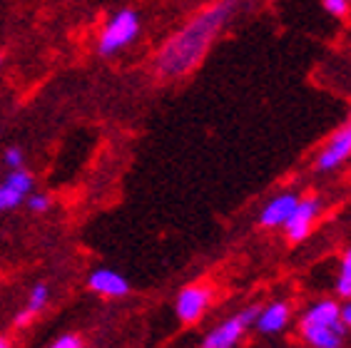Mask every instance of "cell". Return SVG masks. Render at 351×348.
<instances>
[{
	"label": "cell",
	"mask_w": 351,
	"mask_h": 348,
	"mask_svg": "<svg viewBox=\"0 0 351 348\" xmlns=\"http://www.w3.org/2000/svg\"><path fill=\"white\" fill-rule=\"evenodd\" d=\"M0 67H3V58H0Z\"/></svg>",
	"instance_id": "cell-21"
},
{
	"label": "cell",
	"mask_w": 351,
	"mask_h": 348,
	"mask_svg": "<svg viewBox=\"0 0 351 348\" xmlns=\"http://www.w3.org/2000/svg\"><path fill=\"white\" fill-rule=\"evenodd\" d=\"M291 321V306L287 301H271L267 306L259 308V316L254 326H257L259 334H279L289 326Z\"/></svg>",
	"instance_id": "cell-10"
},
{
	"label": "cell",
	"mask_w": 351,
	"mask_h": 348,
	"mask_svg": "<svg viewBox=\"0 0 351 348\" xmlns=\"http://www.w3.org/2000/svg\"><path fill=\"white\" fill-rule=\"evenodd\" d=\"M47 301H50V288L45 286V284H35L33 288H30V296H27V306L35 316L40 314L43 308L47 306Z\"/></svg>",
	"instance_id": "cell-13"
},
{
	"label": "cell",
	"mask_w": 351,
	"mask_h": 348,
	"mask_svg": "<svg viewBox=\"0 0 351 348\" xmlns=\"http://www.w3.org/2000/svg\"><path fill=\"white\" fill-rule=\"evenodd\" d=\"M33 319H35V314H33V311H30V308H25L23 314L15 316V326H18V328H25L27 323L33 321Z\"/></svg>",
	"instance_id": "cell-18"
},
{
	"label": "cell",
	"mask_w": 351,
	"mask_h": 348,
	"mask_svg": "<svg viewBox=\"0 0 351 348\" xmlns=\"http://www.w3.org/2000/svg\"><path fill=\"white\" fill-rule=\"evenodd\" d=\"M334 348H341V346H334Z\"/></svg>",
	"instance_id": "cell-22"
},
{
	"label": "cell",
	"mask_w": 351,
	"mask_h": 348,
	"mask_svg": "<svg viewBox=\"0 0 351 348\" xmlns=\"http://www.w3.org/2000/svg\"><path fill=\"white\" fill-rule=\"evenodd\" d=\"M341 323L346 326V331L351 328V299H346V303L341 306Z\"/></svg>",
	"instance_id": "cell-19"
},
{
	"label": "cell",
	"mask_w": 351,
	"mask_h": 348,
	"mask_svg": "<svg viewBox=\"0 0 351 348\" xmlns=\"http://www.w3.org/2000/svg\"><path fill=\"white\" fill-rule=\"evenodd\" d=\"M237 10V0H215L192 15L172 38L155 55V73L162 80H177L184 77L204 60L207 50L222 33V27L230 23Z\"/></svg>",
	"instance_id": "cell-1"
},
{
	"label": "cell",
	"mask_w": 351,
	"mask_h": 348,
	"mask_svg": "<svg viewBox=\"0 0 351 348\" xmlns=\"http://www.w3.org/2000/svg\"><path fill=\"white\" fill-rule=\"evenodd\" d=\"M3 160H5L8 169H21L23 167V149L21 147H8Z\"/></svg>",
	"instance_id": "cell-17"
},
{
	"label": "cell",
	"mask_w": 351,
	"mask_h": 348,
	"mask_svg": "<svg viewBox=\"0 0 351 348\" xmlns=\"http://www.w3.org/2000/svg\"><path fill=\"white\" fill-rule=\"evenodd\" d=\"M27 209L33 212V214H45L47 209L53 207V199L47 195H27Z\"/></svg>",
	"instance_id": "cell-14"
},
{
	"label": "cell",
	"mask_w": 351,
	"mask_h": 348,
	"mask_svg": "<svg viewBox=\"0 0 351 348\" xmlns=\"http://www.w3.org/2000/svg\"><path fill=\"white\" fill-rule=\"evenodd\" d=\"M334 291L341 299H351V247L341 256V264H339V274L337 282H334Z\"/></svg>",
	"instance_id": "cell-12"
},
{
	"label": "cell",
	"mask_w": 351,
	"mask_h": 348,
	"mask_svg": "<svg viewBox=\"0 0 351 348\" xmlns=\"http://www.w3.org/2000/svg\"><path fill=\"white\" fill-rule=\"evenodd\" d=\"M322 5L329 15L334 18H344L349 13V0H322Z\"/></svg>",
	"instance_id": "cell-15"
},
{
	"label": "cell",
	"mask_w": 351,
	"mask_h": 348,
	"mask_svg": "<svg viewBox=\"0 0 351 348\" xmlns=\"http://www.w3.org/2000/svg\"><path fill=\"white\" fill-rule=\"evenodd\" d=\"M137 35H140V15L132 8H122L102 27L100 38H97V53L102 58H110V55L125 50Z\"/></svg>",
	"instance_id": "cell-2"
},
{
	"label": "cell",
	"mask_w": 351,
	"mask_h": 348,
	"mask_svg": "<svg viewBox=\"0 0 351 348\" xmlns=\"http://www.w3.org/2000/svg\"><path fill=\"white\" fill-rule=\"evenodd\" d=\"M0 348H10V343H8V338H3V336H0Z\"/></svg>",
	"instance_id": "cell-20"
},
{
	"label": "cell",
	"mask_w": 351,
	"mask_h": 348,
	"mask_svg": "<svg viewBox=\"0 0 351 348\" xmlns=\"http://www.w3.org/2000/svg\"><path fill=\"white\" fill-rule=\"evenodd\" d=\"M33 184L35 179L27 169H10V174L0 182V214L21 207L23 201L27 199V195L33 192Z\"/></svg>",
	"instance_id": "cell-6"
},
{
	"label": "cell",
	"mask_w": 351,
	"mask_h": 348,
	"mask_svg": "<svg viewBox=\"0 0 351 348\" xmlns=\"http://www.w3.org/2000/svg\"><path fill=\"white\" fill-rule=\"evenodd\" d=\"M47 348H82V338L75 334H65V336H60V338H55Z\"/></svg>",
	"instance_id": "cell-16"
},
{
	"label": "cell",
	"mask_w": 351,
	"mask_h": 348,
	"mask_svg": "<svg viewBox=\"0 0 351 348\" xmlns=\"http://www.w3.org/2000/svg\"><path fill=\"white\" fill-rule=\"evenodd\" d=\"M346 160H351V120L331 134L324 149L317 154V169L331 172V169L341 167Z\"/></svg>",
	"instance_id": "cell-5"
},
{
	"label": "cell",
	"mask_w": 351,
	"mask_h": 348,
	"mask_svg": "<svg viewBox=\"0 0 351 348\" xmlns=\"http://www.w3.org/2000/svg\"><path fill=\"white\" fill-rule=\"evenodd\" d=\"M215 291L207 284H189L184 286L175 299V314L182 323L202 321V316L210 311Z\"/></svg>",
	"instance_id": "cell-4"
},
{
	"label": "cell",
	"mask_w": 351,
	"mask_h": 348,
	"mask_svg": "<svg viewBox=\"0 0 351 348\" xmlns=\"http://www.w3.org/2000/svg\"><path fill=\"white\" fill-rule=\"evenodd\" d=\"M334 323H341V306L334 299L311 303L299 319V326H334Z\"/></svg>",
	"instance_id": "cell-11"
},
{
	"label": "cell",
	"mask_w": 351,
	"mask_h": 348,
	"mask_svg": "<svg viewBox=\"0 0 351 348\" xmlns=\"http://www.w3.org/2000/svg\"><path fill=\"white\" fill-rule=\"evenodd\" d=\"M319 209H322V204H319V199H314V197L299 199L297 209L291 212V216L287 219V224H284L287 239H289L291 244H299V241H304L306 236L311 234V227H314V221H317V216H319Z\"/></svg>",
	"instance_id": "cell-7"
},
{
	"label": "cell",
	"mask_w": 351,
	"mask_h": 348,
	"mask_svg": "<svg viewBox=\"0 0 351 348\" xmlns=\"http://www.w3.org/2000/svg\"><path fill=\"white\" fill-rule=\"evenodd\" d=\"M88 288L105 299H122L130 294V282L115 269H95L88 276Z\"/></svg>",
	"instance_id": "cell-8"
},
{
	"label": "cell",
	"mask_w": 351,
	"mask_h": 348,
	"mask_svg": "<svg viewBox=\"0 0 351 348\" xmlns=\"http://www.w3.org/2000/svg\"><path fill=\"white\" fill-rule=\"evenodd\" d=\"M262 306H247L242 308L237 316L222 321L219 326H215L210 334L204 336V341L199 348H234L239 343V338L244 336V331L250 326H254Z\"/></svg>",
	"instance_id": "cell-3"
},
{
	"label": "cell",
	"mask_w": 351,
	"mask_h": 348,
	"mask_svg": "<svg viewBox=\"0 0 351 348\" xmlns=\"http://www.w3.org/2000/svg\"><path fill=\"white\" fill-rule=\"evenodd\" d=\"M299 197L294 192H282V195L271 197L267 204H264L262 214H259V227L264 229H277L284 227L287 219L291 216V212L297 209Z\"/></svg>",
	"instance_id": "cell-9"
}]
</instances>
